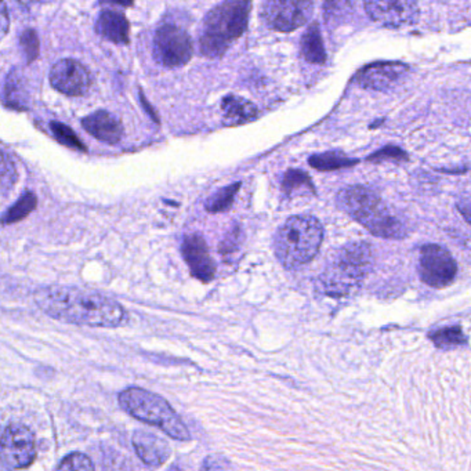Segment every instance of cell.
I'll list each match as a JSON object with an SVG mask.
<instances>
[{
    "instance_id": "obj_1",
    "label": "cell",
    "mask_w": 471,
    "mask_h": 471,
    "mask_svg": "<svg viewBox=\"0 0 471 471\" xmlns=\"http://www.w3.org/2000/svg\"><path fill=\"white\" fill-rule=\"evenodd\" d=\"M35 302L51 318L81 326L116 328L126 318L125 309L118 302L82 287H43L35 294Z\"/></svg>"
},
{
    "instance_id": "obj_2",
    "label": "cell",
    "mask_w": 471,
    "mask_h": 471,
    "mask_svg": "<svg viewBox=\"0 0 471 471\" xmlns=\"http://www.w3.org/2000/svg\"><path fill=\"white\" fill-rule=\"evenodd\" d=\"M371 245L351 242L334 253L319 275V291L332 297L356 294L372 269Z\"/></svg>"
},
{
    "instance_id": "obj_3",
    "label": "cell",
    "mask_w": 471,
    "mask_h": 471,
    "mask_svg": "<svg viewBox=\"0 0 471 471\" xmlns=\"http://www.w3.org/2000/svg\"><path fill=\"white\" fill-rule=\"evenodd\" d=\"M336 203L339 209L376 237L400 239L406 235L403 222L369 188L362 185L343 188L337 194Z\"/></svg>"
},
{
    "instance_id": "obj_4",
    "label": "cell",
    "mask_w": 471,
    "mask_h": 471,
    "mask_svg": "<svg viewBox=\"0 0 471 471\" xmlns=\"http://www.w3.org/2000/svg\"><path fill=\"white\" fill-rule=\"evenodd\" d=\"M324 239V227L310 215L292 216L275 234V256L285 269H299L316 257Z\"/></svg>"
},
{
    "instance_id": "obj_5",
    "label": "cell",
    "mask_w": 471,
    "mask_h": 471,
    "mask_svg": "<svg viewBox=\"0 0 471 471\" xmlns=\"http://www.w3.org/2000/svg\"><path fill=\"white\" fill-rule=\"evenodd\" d=\"M252 0H224L210 10L200 32V51L209 59L224 56L235 39L247 31Z\"/></svg>"
},
{
    "instance_id": "obj_6",
    "label": "cell",
    "mask_w": 471,
    "mask_h": 471,
    "mask_svg": "<svg viewBox=\"0 0 471 471\" xmlns=\"http://www.w3.org/2000/svg\"><path fill=\"white\" fill-rule=\"evenodd\" d=\"M119 404L129 415L147 425L156 426L169 437L180 441L191 438L184 421L181 420L170 404L158 394L140 388H129L119 394Z\"/></svg>"
},
{
    "instance_id": "obj_7",
    "label": "cell",
    "mask_w": 471,
    "mask_h": 471,
    "mask_svg": "<svg viewBox=\"0 0 471 471\" xmlns=\"http://www.w3.org/2000/svg\"><path fill=\"white\" fill-rule=\"evenodd\" d=\"M153 46L156 59L169 68L185 66L194 53L190 35L175 24H163L158 28Z\"/></svg>"
},
{
    "instance_id": "obj_8",
    "label": "cell",
    "mask_w": 471,
    "mask_h": 471,
    "mask_svg": "<svg viewBox=\"0 0 471 471\" xmlns=\"http://www.w3.org/2000/svg\"><path fill=\"white\" fill-rule=\"evenodd\" d=\"M311 0H265L263 19L270 28L278 32H292L311 19Z\"/></svg>"
},
{
    "instance_id": "obj_9",
    "label": "cell",
    "mask_w": 471,
    "mask_h": 471,
    "mask_svg": "<svg viewBox=\"0 0 471 471\" xmlns=\"http://www.w3.org/2000/svg\"><path fill=\"white\" fill-rule=\"evenodd\" d=\"M456 274H458V264L450 250L434 244L421 247L419 275L426 285L436 289H443L452 284Z\"/></svg>"
},
{
    "instance_id": "obj_10",
    "label": "cell",
    "mask_w": 471,
    "mask_h": 471,
    "mask_svg": "<svg viewBox=\"0 0 471 471\" xmlns=\"http://www.w3.org/2000/svg\"><path fill=\"white\" fill-rule=\"evenodd\" d=\"M4 465L9 468L28 467L36 458L34 433L22 425H9L4 428L0 446Z\"/></svg>"
},
{
    "instance_id": "obj_11",
    "label": "cell",
    "mask_w": 471,
    "mask_h": 471,
    "mask_svg": "<svg viewBox=\"0 0 471 471\" xmlns=\"http://www.w3.org/2000/svg\"><path fill=\"white\" fill-rule=\"evenodd\" d=\"M368 16L386 27L411 26L419 17L416 0H364Z\"/></svg>"
},
{
    "instance_id": "obj_12",
    "label": "cell",
    "mask_w": 471,
    "mask_h": 471,
    "mask_svg": "<svg viewBox=\"0 0 471 471\" xmlns=\"http://www.w3.org/2000/svg\"><path fill=\"white\" fill-rule=\"evenodd\" d=\"M51 82L53 88L67 96L76 98L90 88L91 78L88 69L75 59H61L51 68Z\"/></svg>"
},
{
    "instance_id": "obj_13",
    "label": "cell",
    "mask_w": 471,
    "mask_h": 471,
    "mask_svg": "<svg viewBox=\"0 0 471 471\" xmlns=\"http://www.w3.org/2000/svg\"><path fill=\"white\" fill-rule=\"evenodd\" d=\"M181 253L190 267L191 274L203 284L213 281L216 275V265L210 256L207 240L200 234L187 235L181 245Z\"/></svg>"
},
{
    "instance_id": "obj_14",
    "label": "cell",
    "mask_w": 471,
    "mask_h": 471,
    "mask_svg": "<svg viewBox=\"0 0 471 471\" xmlns=\"http://www.w3.org/2000/svg\"><path fill=\"white\" fill-rule=\"evenodd\" d=\"M406 72L408 67L401 63H374L359 71L356 79L362 88L389 90L406 75Z\"/></svg>"
},
{
    "instance_id": "obj_15",
    "label": "cell",
    "mask_w": 471,
    "mask_h": 471,
    "mask_svg": "<svg viewBox=\"0 0 471 471\" xmlns=\"http://www.w3.org/2000/svg\"><path fill=\"white\" fill-rule=\"evenodd\" d=\"M133 446L138 458L150 467L163 465L172 453L166 441L144 430H137L133 434Z\"/></svg>"
},
{
    "instance_id": "obj_16",
    "label": "cell",
    "mask_w": 471,
    "mask_h": 471,
    "mask_svg": "<svg viewBox=\"0 0 471 471\" xmlns=\"http://www.w3.org/2000/svg\"><path fill=\"white\" fill-rule=\"evenodd\" d=\"M84 130L106 144H116L123 136V126L114 114L98 111L82 121Z\"/></svg>"
},
{
    "instance_id": "obj_17",
    "label": "cell",
    "mask_w": 471,
    "mask_h": 471,
    "mask_svg": "<svg viewBox=\"0 0 471 471\" xmlns=\"http://www.w3.org/2000/svg\"><path fill=\"white\" fill-rule=\"evenodd\" d=\"M96 31L106 41L116 44L129 43V26L125 14L119 13L116 10H104L98 16Z\"/></svg>"
},
{
    "instance_id": "obj_18",
    "label": "cell",
    "mask_w": 471,
    "mask_h": 471,
    "mask_svg": "<svg viewBox=\"0 0 471 471\" xmlns=\"http://www.w3.org/2000/svg\"><path fill=\"white\" fill-rule=\"evenodd\" d=\"M256 106L238 98V96H227L222 101L223 122L227 126L245 125L257 118Z\"/></svg>"
},
{
    "instance_id": "obj_19",
    "label": "cell",
    "mask_w": 471,
    "mask_h": 471,
    "mask_svg": "<svg viewBox=\"0 0 471 471\" xmlns=\"http://www.w3.org/2000/svg\"><path fill=\"white\" fill-rule=\"evenodd\" d=\"M302 54L311 64L322 66L326 61L324 42L318 24H311L302 38Z\"/></svg>"
},
{
    "instance_id": "obj_20",
    "label": "cell",
    "mask_w": 471,
    "mask_h": 471,
    "mask_svg": "<svg viewBox=\"0 0 471 471\" xmlns=\"http://www.w3.org/2000/svg\"><path fill=\"white\" fill-rule=\"evenodd\" d=\"M282 190L287 197L296 195L316 194V188L312 185L311 178L302 170H287L282 181Z\"/></svg>"
},
{
    "instance_id": "obj_21",
    "label": "cell",
    "mask_w": 471,
    "mask_h": 471,
    "mask_svg": "<svg viewBox=\"0 0 471 471\" xmlns=\"http://www.w3.org/2000/svg\"><path fill=\"white\" fill-rule=\"evenodd\" d=\"M310 165L317 170L321 172H331V170H337V169L349 168V166L358 163L357 160H349L346 155L341 153H318V155H312L309 160Z\"/></svg>"
},
{
    "instance_id": "obj_22",
    "label": "cell",
    "mask_w": 471,
    "mask_h": 471,
    "mask_svg": "<svg viewBox=\"0 0 471 471\" xmlns=\"http://www.w3.org/2000/svg\"><path fill=\"white\" fill-rule=\"evenodd\" d=\"M239 188L240 183H235V184L228 185V187L217 191L205 203V208H207L208 212L222 213L230 209L232 207V203H234Z\"/></svg>"
},
{
    "instance_id": "obj_23",
    "label": "cell",
    "mask_w": 471,
    "mask_h": 471,
    "mask_svg": "<svg viewBox=\"0 0 471 471\" xmlns=\"http://www.w3.org/2000/svg\"><path fill=\"white\" fill-rule=\"evenodd\" d=\"M36 195L34 192H26L22 195L13 207L10 208L4 216V224H12V223L20 222V220L26 219L27 216L36 208Z\"/></svg>"
},
{
    "instance_id": "obj_24",
    "label": "cell",
    "mask_w": 471,
    "mask_h": 471,
    "mask_svg": "<svg viewBox=\"0 0 471 471\" xmlns=\"http://www.w3.org/2000/svg\"><path fill=\"white\" fill-rule=\"evenodd\" d=\"M430 339L438 349H455V347L467 343L460 326H451V328L433 332L430 334Z\"/></svg>"
},
{
    "instance_id": "obj_25",
    "label": "cell",
    "mask_w": 471,
    "mask_h": 471,
    "mask_svg": "<svg viewBox=\"0 0 471 471\" xmlns=\"http://www.w3.org/2000/svg\"><path fill=\"white\" fill-rule=\"evenodd\" d=\"M51 131H53L54 137L64 144L67 147L74 148V150L86 151L83 143L79 140L78 136L68 128V126L63 125L59 122L51 123Z\"/></svg>"
},
{
    "instance_id": "obj_26",
    "label": "cell",
    "mask_w": 471,
    "mask_h": 471,
    "mask_svg": "<svg viewBox=\"0 0 471 471\" xmlns=\"http://www.w3.org/2000/svg\"><path fill=\"white\" fill-rule=\"evenodd\" d=\"M57 470H94L93 462L89 456L81 452L69 453L59 462Z\"/></svg>"
},
{
    "instance_id": "obj_27",
    "label": "cell",
    "mask_w": 471,
    "mask_h": 471,
    "mask_svg": "<svg viewBox=\"0 0 471 471\" xmlns=\"http://www.w3.org/2000/svg\"><path fill=\"white\" fill-rule=\"evenodd\" d=\"M22 51L26 53L28 63H32L36 59L39 54V39L36 32L28 29L21 35Z\"/></svg>"
},
{
    "instance_id": "obj_28",
    "label": "cell",
    "mask_w": 471,
    "mask_h": 471,
    "mask_svg": "<svg viewBox=\"0 0 471 471\" xmlns=\"http://www.w3.org/2000/svg\"><path fill=\"white\" fill-rule=\"evenodd\" d=\"M17 172L14 163L9 160L7 153H4V162H2V194L6 197L7 191L13 188L16 183Z\"/></svg>"
},
{
    "instance_id": "obj_29",
    "label": "cell",
    "mask_w": 471,
    "mask_h": 471,
    "mask_svg": "<svg viewBox=\"0 0 471 471\" xmlns=\"http://www.w3.org/2000/svg\"><path fill=\"white\" fill-rule=\"evenodd\" d=\"M349 6H351V0H328V4L325 6V19L329 22L341 19L349 12Z\"/></svg>"
},
{
    "instance_id": "obj_30",
    "label": "cell",
    "mask_w": 471,
    "mask_h": 471,
    "mask_svg": "<svg viewBox=\"0 0 471 471\" xmlns=\"http://www.w3.org/2000/svg\"><path fill=\"white\" fill-rule=\"evenodd\" d=\"M368 160L372 161V162H381V161L386 160L404 161L406 160V153L401 148L389 145V147L383 148V150L369 156Z\"/></svg>"
},
{
    "instance_id": "obj_31",
    "label": "cell",
    "mask_w": 471,
    "mask_h": 471,
    "mask_svg": "<svg viewBox=\"0 0 471 471\" xmlns=\"http://www.w3.org/2000/svg\"><path fill=\"white\" fill-rule=\"evenodd\" d=\"M458 210L465 217L466 222L471 224V195L458 200Z\"/></svg>"
},
{
    "instance_id": "obj_32",
    "label": "cell",
    "mask_w": 471,
    "mask_h": 471,
    "mask_svg": "<svg viewBox=\"0 0 471 471\" xmlns=\"http://www.w3.org/2000/svg\"><path fill=\"white\" fill-rule=\"evenodd\" d=\"M100 4H118V6L130 7L135 4V0H100Z\"/></svg>"
}]
</instances>
